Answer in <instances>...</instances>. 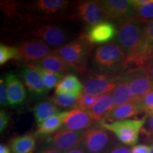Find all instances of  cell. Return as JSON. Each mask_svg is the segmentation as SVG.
<instances>
[{"mask_svg": "<svg viewBox=\"0 0 153 153\" xmlns=\"http://www.w3.org/2000/svg\"><path fill=\"white\" fill-rule=\"evenodd\" d=\"M94 122L89 111L74 108L69 111L62 129L74 131H87L90 128Z\"/></svg>", "mask_w": 153, "mask_h": 153, "instance_id": "16", "label": "cell"}, {"mask_svg": "<svg viewBox=\"0 0 153 153\" xmlns=\"http://www.w3.org/2000/svg\"><path fill=\"white\" fill-rule=\"evenodd\" d=\"M94 45L87 41L85 36L72 40L55 52L73 70L80 73H87V64Z\"/></svg>", "mask_w": 153, "mask_h": 153, "instance_id": "2", "label": "cell"}, {"mask_svg": "<svg viewBox=\"0 0 153 153\" xmlns=\"http://www.w3.org/2000/svg\"><path fill=\"white\" fill-rule=\"evenodd\" d=\"M141 111H143V110L140 101H134L120 106H115L106 115L101 121L105 123H113L118 120H126V118L137 116Z\"/></svg>", "mask_w": 153, "mask_h": 153, "instance_id": "20", "label": "cell"}, {"mask_svg": "<svg viewBox=\"0 0 153 153\" xmlns=\"http://www.w3.org/2000/svg\"><path fill=\"white\" fill-rule=\"evenodd\" d=\"M118 33L117 26L112 22L106 21L88 27L82 35L91 45H104L112 42Z\"/></svg>", "mask_w": 153, "mask_h": 153, "instance_id": "10", "label": "cell"}, {"mask_svg": "<svg viewBox=\"0 0 153 153\" xmlns=\"http://www.w3.org/2000/svg\"><path fill=\"white\" fill-rule=\"evenodd\" d=\"M0 104L4 108H6L9 105L7 87H6L4 79L2 78H1L0 80Z\"/></svg>", "mask_w": 153, "mask_h": 153, "instance_id": "34", "label": "cell"}, {"mask_svg": "<svg viewBox=\"0 0 153 153\" xmlns=\"http://www.w3.org/2000/svg\"><path fill=\"white\" fill-rule=\"evenodd\" d=\"M21 4L19 2L12 1H1V8L7 16L13 17L14 16L16 11L20 7Z\"/></svg>", "mask_w": 153, "mask_h": 153, "instance_id": "33", "label": "cell"}, {"mask_svg": "<svg viewBox=\"0 0 153 153\" xmlns=\"http://www.w3.org/2000/svg\"><path fill=\"white\" fill-rule=\"evenodd\" d=\"M115 107V102L112 93H107L99 96L97 102L89 110L91 116L96 122H100L106 115Z\"/></svg>", "mask_w": 153, "mask_h": 153, "instance_id": "22", "label": "cell"}, {"mask_svg": "<svg viewBox=\"0 0 153 153\" xmlns=\"http://www.w3.org/2000/svg\"><path fill=\"white\" fill-rule=\"evenodd\" d=\"M98 98L99 97L82 93L78 97V99L75 105H74V108L89 111V110L92 108V106L97 102Z\"/></svg>", "mask_w": 153, "mask_h": 153, "instance_id": "30", "label": "cell"}, {"mask_svg": "<svg viewBox=\"0 0 153 153\" xmlns=\"http://www.w3.org/2000/svg\"><path fill=\"white\" fill-rule=\"evenodd\" d=\"M145 72L150 76V78L153 80V60L150 63H148L146 66L143 68Z\"/></svg>", "mask_w": 153, "mask_h": 153, "instance_id": "39", "label": "cell"}, {"mask_svg": "<svg viewBox=\"0 0 153 153\" xmlns=\"http://www.w3.org/2000/svg\"><path fill=\"white\" fill-rule=\"evenodd\" d=\"M105 153H132L131 150L119 143H115Z\"/></svg>", "mask_w": 153, "mask_h": 153, "instance_id": "35", "label": "cell"}, {"mask_svg": "<svg viewBox=\"0 0 153 153\" xmlns=\"http://www.w3.org/2000/svg\"><path fill=\"white\" fill-rule=\"evenodd\" d=\"M76 15L88 27L108 20L100 1H79L76 5Z\"/></svg>", "mask_w": 153, "mask_h": 153, "instance_id": "9", "label": "cell"}, {"mask_svg": "<svg viewBox=\"0 0 153 153\" xmlns=\"http://www.w3.org/2000/svg\"><path fill=\"white\" fill-rule=\"evenodd\" d=\"M58 113L57 107L51 101H42L33 108L34 118L38 126Z\"/></svg>", "mask_w": 153, "mask_h": 153, "instance_id": "26", "label": "cell"}, {"mask_svg": "<svg viewBox=\"0 0 153 153\" xmlns=\"http://www.w3.org/2000/svg\"><path fill=\"white\" fill-rule=\"evenodd\" d=\"M150 120L148 121V129L149 133L153 134V114L150 116Z\"/></svg>", "mask_w": 153, "mask_h": 153, "instance_id": "42", "label": "cell"}, {"mask_svg": "<svg viewBox=\"0 0 153 153\" xmlns=\"http://www.w3.org/2000/svg\"><path fill=\"white\" fill-rule=\"evenodd\" d=\"M111 93L114 99L115 106H120L135 101L131 91L126 72L119 74V79L117 87L115 88Z\"/></svg>", "mask_w": 153, "mask_h": 153, "instance_id": "21", "label": "cell"}, {"mask_svg": "<svg viewBox=\"0 0 153 153\" xmlns=\"http://www.w3.org/2000/svg\"><path fill=\"white\" fill-rule=\"evenodd\" d=\"M145 24L133 16L117 22L116 43L124 50L126 55L133 52L145 41Z\"/></svg>", "mask_w": 153, "mask_h": 153, "instance_id": "4", "label": "cell"}, {"mask_svg": "<svg viewBox=\"0 0 153 153\" xmlns=\"http://www.w3.org/2000/svg\"><path fill=\"white\" fill-rule=\"evenodd\" d=\"M0 153H11V152L7 145L1 144L0 145Z\"/></svg>", "mask_w": 153, "mask_h": 153, "instance_id": "43", "label": "cell"}, {"mask_svg": "<svg viewBox=\"0 0 153 153\" xmlns=\"http://www.w3.org/2000/svg\"><path fill=\"white\" fill-rule=\"evenodd\" d=\"M86 131H69L60 130L53 135L49 140L50 146L60 152H65L79 146Z\"/></svg>", "mask_w": 153, "mask_h": 153, "instance_id": "13", "label": "cell"}, {"mask_svg": "<svg viewBox=\"0 0 153 153\" xmlns=\"http://www.w3.org/2000/svg\"><path fill=\"white\" fill-rule=\"evenodd\" d=\"M11 59L20 60L16 48L8 46L1 43L0 45V65L2 66Z\"/></svg>", "mask_w": 153, "mask_h": 153, "instance_id": "31", "label": "cell"}, {"mask_svg": "<svg viewBox=\"0 0 153 153\" xmlns=\"http://www.w3.org/2000/svg\"><path fill=\"white\" fill-rule=\"evenodd\" d=\"M63 153H87V152H86L83 148H82L81 147L78 146L76 147V148L71 149V150L67 151V152H63Z\"/></svg>", "mask_w": 153, "mask_h": 153, "instance_id": "40", "label": "cell"}, {"mask_svg": "<svg viewBox=\"0 0 153 153\" xmlns=\"http://www.w3.org/2000/svg\"><path fill=\"white\" fill-rule=\"evenodd\" d=\"M68 114L69 111L60 112L53 116L52 117L49 118L48 119L38 126V128L34 135L36 136H45V135H51L60 128H62L65 120Z\"/></svg>", "mask_w": 153, "mask_h": 153, "instance_id": "23", "label": "cell"}, {"mask_svg": "<svg viewBox=\"0 0 153 153\" xmlns=\"http://www.w3.org/2000/svg\"><path fill=\"white\" fill-rule=\"evenodd\" d=\"M9 123V116L5 111H0V132L1 133L5 131Z\"/></svg>", "mask_w": 153, "mask_h": 153, "instance_id": "36", "label": "cell"}, {"mask_svg": "<svg viewBox=\"0 0 153 153\" xmlns=\"http://www.w3.org/2000/svg\"><path fill=\"white\" fill-rule=\"evenodd\" d=\"M38 153H62L60 151H58L56 149L52 148V147L49 146L48 148L44 149V150L40 151Z\"/></svg>", "mask_w": 153, "mask_h": 153, "instance_id": "41", "label": "cell"}, {"mask_svg": "<svg viewBox=\"0 0 153 153\" xmlns=\"http://www.w3.org/2000/svg\"><path fill=\"white\" fill-rule=\"evenodd\" d=\"M152 60L153 43L145 39L144 42L136 50L127 55L126 69L130 66L136 67V69H143Z\"/></svg>", "mask_w": 153, "mask_h": 153, "instance_id": "18", "label": "cell"}, {"mask_svg": "<svg viewBox=\"0 0 153 153\" xmlns=\"http://www.w3.org/2000/svg\"><path fill=\"white\" fill-rule=\"evenodd\" d=\"M142 110L147 117L153 114V91H150L140 101Z\"/></svg>", "mask_w": 153, "mask_h": 153, "instance_id": "32", "label": "cell"}, {"mask_svg": "<svg viewBox=\"0 0 153 153\" xmlns=\"http://www.w3.org/2000/svg\"><path fill=\"white\" fill-rule=\"evenodd\" d=\"M28 68H38L45 71L63 74L73 70L54 51L40 60L25 65Z\"/></svg>", "mask_w": 153, "mask_h": 153, "instance_id": "17", "label": "cell"}, {"mask_svg": "<svg viewBox=\"0 0 153 153\" xmlns=\"http://www.w3.org/2000/svg\"><path fill=\"white\" fill-rule=\"evenodd\" d=\"M150 153H153V145L151 146V151H150Z\"/></svg>", "mask_w": 153, "mask_h": 153, "instance_id": "44", "label": "cell"}, {"mask_svg": "<svg viewBox=\"0 0 153 153\" xmlns=\"http://www.w3.org/2000/svg\"><path fill=\"white\" fill-rule=\"evenodd\" d=\"M32 69V68H31ZM35 70H37L42 74L43 76L44 82H45V87H46L48 91L51 90L55 87H56L57 84L60 81V79L63 77V74L60 73H55V72H48L41 69L34 68Z\"/></svg>", "mask_w": 153, "mask_h": 153, "instance_id": "29", "label": "cell"}, {"mask_svg": "<svg viewBox=\"0 0 153 153\" xmlns=\"http://www.w3.org/2000/svg\"><path fill=\"white\" fill-rule=\"evenodd\" d=\"M28 33L34 40L41 41L51 48H59L72 41L73 34L57 23L38 22L28 30Z\"/></svg>", "mask_w": 153, "mask_h": 153, "instance_id": "3", "label": "cell"}, {"mask_svg": "<svg viewBox=\"0 0 153 153\" xmlns=\"http://www.w3.org/2000/svg\"><path fill=\"white\" fill-rule=\"evenodd\" d=\"M79 95H74L72 94H59L51 97V101L55 106H58L62 108H69V107H74L78 97Z\"/></svg>", "mask_w": 153, "mask_h": 153, "instance_id": "28", "label": "cell"}, {"mask_svg": "<svg viewBox=\"0 0 153 153\" xmlns=\"http://www.w3.org/2000/svg\"><path fill=\"white\" fill-rule=\"evenodd\" d=\"M144 36L146 41L153 43V21L145 25Z\"/></svg>", "mask_w": 153, "mask_h": 153, "instance_id": "37", "label": "cell"}, {"mask_svg": "<svg viewBox=\"0 0 153 153\" xmlns=\"http://www.w3.org/2000/svg\"><path fill=\"white\" fill-rule=\"evenodd\" d=\"M126 53L116 41L99 45L91 59L92 72L99 74H118L126 70Z\"/></svg>", "mask_w": 153, "mask_h": 153, "instance_id": "1", "label": "cell"}, {"mask_svg": "<svg viewBox=\"0 0 153 153\" xmlns=\"http://www.w3.org/2000/svg\"><path fill=\"white\" fill-rule=\"evenodd\" d=\"M21 75L30 94L40 97L48 92L43 76L38 70L28 68H24L21 70Z\"/></svg>", "mask_w": 153, "mask_h": 153, "instance_id": "19", "label": "cell"}, {"mask_svg": "<svg viewBox=\"0 0 153 153\" xmlns=\"http://www.w3.org/2000/svg\"><path fill=\"white\" fill-rule=\"evenodd\" d=\"M119 74L108 75L92 73L83 80V93L96 97L111 93L117 87Z\"/></svg>", "mask_w": 153, "mask_h": 153, "instance_id": "8", "label": "cell"}, {"mask_svg": "<svg viewBox=\"0 0 153 153\" xmlns=\"http://www.w3.org/2000/svg\"><path fill=\"white\" fill-rule=\"evenodd\" d=\"M130 87L135 101H140L153 91V80L143 69H134L126 72Z\"/></svg>", "mask_w": 153, "mask_h": 153, "instance_id": "12", "label": "cell"}, {"mask_svg": "<svg viewBox=\"0 0 153 153\" xmlns=\"http://www.w3.org/2000/svg\"><path fill=\"white\" fill-rule=\"evenodd\" d=\"M114 143L111 133L97 124L86 131L79 146L87 153H105Z\"/></svg>", "mask_w": 153, "mask_h": 153, "instance_id": "7", "label": "cell"}, {"mask_svg": "<svg viewBox=\"0 0 153 153\" xmlns=\"http://www.w3.org/2000/svg\"><path fill=\"white\" fill-rule=\"evenodd\" d=\"M100 1L108 19L118 22L133 16L134 7L131 0H102Z\"/></svg>", "mask_w": 153, "mask_h": 153, "instance_id": "14", "label": "cell"}, {"mask_svg": "<svg viewBox=\"0 0 153 153\" xmlns=\"http://www.w3.org/2000/svg\"><path fill=\"white\" fill-rule=\"evenodd\" d=\"M4 79L7 87L9 106L14 108L24 104L26 99V91L22 82L13 72L7 73Z\"/></svg>", "mask_w": 153, "mask_h": 153, "instance_id": "15", "label": "cell"}, {"mask_svg": "<svg viewBox=\"0 0 153 153\" xmlns=\"http://www.w3.org/2000/svg\"><path fill=\"white\" fill-rule=\"evenodd\" d=\"M70 1L66 0H37L27 6L29 21H43L62 19L68 14Z\"/></svg>", "mask_w": 153, "mask_h": 153, "instance_id": "5", "label": "cell"}, {"mask_svg": "<svg viewBox=\"0 0 153 153\" xmlns=\"http://www.w3.org/2000/svg\"><path fill=\"white\" fill-rule=\"evenodd\" d=\"M16 49L19 60L24 61L25 65L40 60L54 51L46 44L37 40L23 42L16 47Z\"/></svg>", "mask_w": 153, "mask_h": 153, "instance_id": "11", "label": "cell"}, {"mask_svg": "<svg viewBox=\"0 0 153 153\" xmlns=\"http://www.w3.org/2000/svg\"><path fill=\"white\" fill-rule=\"evenodd\" d=\"M35 135H24L12 139L10 146L12 153H33L36 147Z\"/></svg>", "mask_w": 153, "mask_h": 153, "instance_id": "25", "label": "cell"}, {"mask_svg": "<svg viewBox=\"0 0 153 153\" xmlns=\"http://www.w3.org/2000/svg\"><path fill=\"white\" fill-rule=\"evenodd\" d=\"M83 93V84L74 74H68L63 76L55 87V94H72L80 95Z\"/></svg>", "mask_w": 153, "mask_h": 153, "instance_id": "24", "label": "cell"}, {"mask_svg": "<svg viewBox=\"0 0 153 153\" xmlns=\"http://www.w3.org/2000/svg\"><path fill=\"white\" fill-rule=\"evenodd\" d=\"M151 147L147 145H135L132 148V153H150Z\"/></svg>", "mask_w": 153, "mask_h": 153, "instance_id": "38", "label": "cell"}, {"mask_svg": "<svg viewBox=\"0 0 153 153\" xmlns=\"http://www.w3.org/2000/svg\"><path fill=\"white\" fill-rule=\"evenodd\" d=\"M133 16L143 24L153 21V1L140 7H134Z\"/></svg>", "mask_w": 153, "mask_h": 153, "instance_id": "27", "label": "cell"}, {"mask_svg": "<svg viewBox=\"0 0 153 153\" xmlns=\"http://www.w3.org/2000/svg\"><path fill=\"white\" fill-rule=\"evenodd\" d=\"M147 118L148 117L145 116L140 119H126L113 123L100 121L98 124L114 134L122 144L134 146L138 141L139 134L143 129V126L146 123Z\"/></svg>", "mask_w": 153, "mask_h": 153, "instance_id": "6", "label": "cell"}]
</instances>
